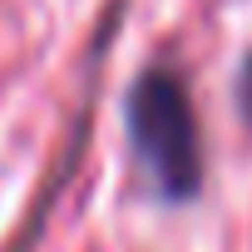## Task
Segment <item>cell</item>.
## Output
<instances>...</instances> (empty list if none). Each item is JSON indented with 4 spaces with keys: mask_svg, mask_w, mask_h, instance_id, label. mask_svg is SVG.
I'll use <instances>...</instances> for the list:
<instances>
[{
    "mask_svg": "<svg viewBox=\"0 0 252 252\" xmlns=\"http://www.w3.org/2000/svg\"><path fill=\"white\" fill-rule=\"evenodd\" d=\"M134 139L144 158L158 168L168 193H188L198 178V129L183 89L168 74H149L134 94Z\"/></svg>",
    "mask_w": 252,
    "mask_h": 252,
    "instance_id": "obj_1",
    "label": "cell"
},
{
    "mask_svg": "<svg viewBox=\"0 0 252 252\" xmlns=\"http://www.w3.org/2000/svg\"><path fill=\"white\" fill-rule=\"evenodd\" d=\"M247 99H252V74H247Z\"/></svg>",
    "mask_w": 252,
    "mask_h": 252,
    "instance_id": "obj_2",
    "label": "cell"
}]
</instances>
